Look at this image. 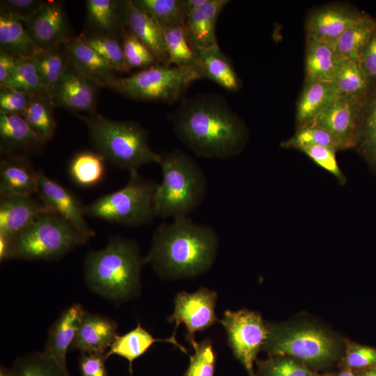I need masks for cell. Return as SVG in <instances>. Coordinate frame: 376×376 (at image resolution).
<instances>
[{
  "label": "cell",
  "instance_id": "obj_1",
  "mask_svg": "<svg viewBox=\"0 0 376 376\" xmlns=\"http://www.w3.org/2000/svg\"><path fill=\"white\" fill-rule=\"evenodd\" d=\"M178 137L197 156L225 159L239 154L247 130L222 96L199 94L184 100L170 115Z\"/></svg>",
  "mask_w": 376,
  "mask_h": 376
},
{
  "label": "cell",
  "instance_id": "obj_2",
  "mask_svg": "<svg viewBox=\"0 0 376 376\" xmlns=\"http://www.w3.org/2000/svg\"><path fill=\"white\" fill-rule=\"evenodd\" d=\"M219 244L212 227L196 224L188 217L175 218L156 228L144 265L150 264L164 279L195 276L212 267Z\"/></svg>",
  "mask_w": 376,
  "mask_h": 376
},
{
  "label": "cell",
  "instance_id": "obj_3",
  "mask_svg": "<svg viewBox=\"0 0 376 376\" xmlns=\"http://www.w3.org/2000/svg\"><path fill=\"white\" fill-rule=\"evenodd\" d=\"M143 265L136 242L115 236L104 248L87 253L84 261L86 283L102 297L120 303L139 293Z\"/></svg>",
  "mask_w": 376,
  "mask_h": 376
},
{
  "label": "cell",
  "instance_id": "obj_4",
  "mask_svg": "<svg viewBox=\"0 0 376 376\" xmlns=\"http://www.w3.org/2000/svg\"><path fill=\"white\" fill-rule=\"evenodd\" d=\"M162 180L154 195L155 217H187L205 198L207 181L203 171L189 155L180 150L159 153Z\"/></svg>",
  "mask_w": 376,
  "mask_h": 376
},
{
  "label": "cell",
  "instance_id": "obj_5",
  "mask_svg": "<svg viewBox=\"0 0 376 376\" xmlns=\"http://www.w3.org/2000/svg\"><path fill=\"white\" fill-rule=\"evenodd\" d=\"M78 117L87 126L95 151L106 161L130 173L141 166L158 164L159 153L148 143V132L138 122L114 120L99 113Z\"/></svg>",
  "mask_w": 376,
  "mask_h": 376
},
{
  "label": "cell",
  "instance_id": "obj_6",
  "mask_svg": "<svg viewBox=\"0 0 376 376\" xmlns=\"http://www.w3.org/2000/svg\"><path fill=\"white\" fill-rule=\"evenodd\" d=\"M88 240L57 213L48 210L11 237L8 259L54 260Z\"/></svg>",
  "mask_w": 376,
  "mask_h": 376
},
{
  "label": "cell",
  "instance_id": "obj_7",
  "mask_svg": "<svg viewBox=\"0 0 376 376\" xmlns=\"http://www.w3.org/2000/svg\"><path fill=\"white\" fill-rule=\"evenodd\" d=\"M127 184L85 206V214L128 226L149 223L155 217L154 195L157 183L137 171L130 173Z\"/></svg>",
  "mask_w": 376,
  "mask_h": 376
},
{
  "label": "cell",
  "instance_id": "obj_8",
  "mask_svg": "<svg viewBox=\"0 0 376 376\" xmlns=\"http://www.w3.org/2000/svg\"><path fill=\"white\" fill-rule=\"evenodd\" d=\"M202 77L197 69L157 64L125 77H116L107 87L132 99L172 103Z\"/></svg>",
  "mask_w": 376,
  "mask_h": 376
},
{
  "label": "cell",
  "instance_id": "obj_9",
  "mask_svg": "<svg viewBox=\"0 0 376 376\" xmlns=\"http://www.w3.org/2000/svg\"><path fill=\"white\" fill-rule=\"evenodd\" d=\"M263 346L272 356H289L309 363L328 361L336 348L332 337L307 326L269 328Z\"/></svg>",
  "mask_w": 376,
  "mask_h": 376
},
{
  "label": "cell",
  "instance_id": "obj_10",
  "mask_svg": "<svg viewBox=\"0 0 376 376\" xmlns=\"http://www.w3.org/2000/svg\"><path fill=\"white\" fill-rule=\"evenodd\" d=\"M219 322L226 331L234 356L245 368L249 376H256L253 363L269 334V328L261 316L246 309L226 310Z\"/></svg>",
  "mask_w": 376,
  "mask_h": 376
},
{
  "label": "cell",
  "instance_id": "obj_11",
  "mask_svg": "<svg viewBox=\"0 0 376 376\" xmlns=\"http://www.w3.org/2000/svg\"><path fill=\"white\" fill-rule=\"evenodd\" d=\"M217 292L206 288H201L194 292L182 291L178 292L174 301L173 313L167 320L175 323L173 336L180 324H184L186 329V339L193 346L196 343L195 334L203 331L219 322L215 307Z\"/></svg>",
  "mask_w": 376,
  "mask_h": 376
},
{
  "label": "cell",
  "instance_id": "obj_12",
  "mask_svg": "<svg viewBox=\"0 0 376 376\" xmlns=\"http://www.w3.org/2000/svg\"><path fill=\"white\" fill-rule=\"evenodd\" d=\"M368 98L352 99L340 96L320 113L312 124L327 130L342 143L345 149L355 147Z\"/></svg>",
  "mask_w": 376,
  "mask_h": 376
},
{
  "label": "cell",
  "instance_id": "obj_13",
  "mask_svg": "<svg viewBox=\"0 0 376 376\" xmlns=\"http://www.w3.org/2000/svg\"><path fill=\"white\" fill-rule=\"evenodd\" d=\"M38 197L80 233L90 239L95 234L86 223L85 205L70 189L62 186L39 171Z\"/></svg>",
  "mask_w": 376,
  "mask_h": 376
},
{
  "label": "cell",
  "instance_id": "obj_14",
  "mask_svg": "<svg viewBox=\"0 0 376 376\" xmlns=\"http://www.w3.org/2000/svg\"><path fill=\"white\" fill-rule=\"evenodd\" d=\"M24 24L33 41L42 49L65 45L70 40L68 20L60 1H45Z\"/></svg>",
  "mask_w": 376,
  "mask_h": 376
},
{
  "label": "cell",
  "instance_id": "obj_15",
  "mask_svg": "<svg viewBox=\"0 0 376 376\" xmlns=\"http://www.w3.org/2000/svg\"><path fill=\"white\" fill-rule=\"evenodd\" d=\"M364 15L345 5H329L318 8L307 18V37L334 47L345 31Z\"/></svg>",
  "mask_w": 376,
  "mask_h": 376
},
{
  "label": "cell",
  "instance_id": "obj_16",
  "mask_svg": "<svg viewBox=\"0 0 376 376\" xmlns=\"http://www.w3.org/2000/svg\"><path fill=\"white\" fill-rule=\"evenodd\" d=\"M97 86L70 63L56 88L52 101L54 104L77 113H93Z\"/></svg>",
  "mask_w": 376,
  "mask_h": 376
},
{
  "label": "cell",
  "instance_id": "obj_17",
  "mask_svg": "<svg viewBox=\"0 0 376 376\" xmlns=\"http://www.w3.org/2000/svg\"><path fill=\"white\" fill-rule=\"evenodd\" d=\"M117 329L112 319L85 311L70 350L81 354H105L118 336Z\"/></svg>",
  "mask_w": 376,
  "mask_h": 376
},
{
  "label": "cell",
  "instance_id": "obj_18",
  "mask_svg": "<svg viewBox=\"0 0 376 376\" xmlns=\"http://www.w3.org/2000/svg\"><path fill=\"white\" fill-rule=\"evenodd\" d=\"M85 311L79 303L70 305L60 313L48 331L43 352L68 374L67 353Z\"/></svg>",
  "mask_w": 376,
  "mask_h": 376
},
{
  "label": "cell",
  "instance_id": "obj_19",
  "mask_svg": "<svg viewBox=\"0 0 376 376\" xmlns=\"http://www.w3.org/2000/svg\"><path fill=\"white\" fill-rule=\"evenodd\" d=\"M125 12L128 29L149 49L158 64L170 66L161 26L150 15L136 7L133 1H125Z\"/></svg>",
  "mask_w": 376,
  "mask_h": 376
},
{
  "label": "cell",
  "instance_id": "obj_20",
  "mask_svg": "<svg viewBox=\"0 0 376 376\" xmlns=\"http://www.w3.org/2000/svg\"><path fill=\"white\" fill-rule=\"evenodd\" d=\"M48 210H52L34 196L1 197L0 233L13 237L27 227L40 214Z\"/></svg>",
  "mask_w": 376,
  "mask_h": 376
},
{
  "label": "cell",
  "instance_id": "obj_21",
  "mask_svg": "<svg viewBox=\"0 0 376 376\" xmlns=\"http://www.w3.org/2000/svg\"><path fill=\"white\" fill-rule=\"evenodd\" d=\"M39 171L24 155H6L0 164L1 197L37 195Z\"/></svg>",
  "mask_w": 376,
  "mask_h": 376
},
{
  "label": "cell",
  "instance_id": "obj_22",
  "mask_svg": "<svg viewBox=\"0 0 376 376\" xmlns=\"http://www.w3.org/2000/svg\"><path fill=\"white\" fill-rule=\"evenodd\" d=\"M70 63L97 86H107L117 77L116 70L81 37L65 44Z\"/></svg>",
  "mask_w": 376,
  "mask_h": 376
},
{
  "label": "cell",
  "instance_id": "obj_23",
  "mask_svg": "<svg viewBox=\"0 0 376 376\" xmlns=\"http://www.w3.org/2000/svg\"><path fill=\"white\" fill-rule=\"evenodd\" d=\"M228 0H207L196 10L186 14L184 28L194 49L217 44L216 24Z\"/></svg>",
  "mask_w": 376,
  "mask_h": 376
},
{
  "label": "cell",
  "instance_id": "obj_24",
  "mask_svg": "<svg viewBox=\"0 0 376 376\" xmlns=\"http://www.w3.org/2000/svg\"><path fill=\"white\" fill-rule=\"evenodd\" d=\"M196 68L202 78H207L229 91H236L241 81L229 58L220 49L218 44L195 49Z\"/></svg>",
  "mask_w": 376,
  "mask_h": 376
},
{
  "label": "cell",
  "instance_id": "obj_25",
  "mask_svg": "<svg viewBox=\"0 0 376 376\" xmlns=\"http://www.w3.org/2000/svg\"><path fill=\"white\" fill-rule=\"evenodd\" d=\"M345 58L334 47L307 37L305 82H333Z\"/></svg>",
  "mask_w": 376,
  "mask_h": 376
},
{
  "label": "cell",
  "instance_id": "obj_26",
  "mask_svg": "<svg viewBox=\"0 0 376 376\" xmlns=\"http://www.w3.org/2000/svg\"><path fill=\"white\" fill-rule=\"evenodd\" d=\"M0 141L6 155H22L44 143L22 115L6 113H0Z\"/></svg>",
  "mask_w": 376,
  "mask_h": 376
},
{
  "label": "cell",
  "instance_id": "obj_27",
  "mask_svg": "<svg viewBox=\"0 0 376 376\" xmlns=\"http://www.w3.org/2000/svg\"><path fill=\"white\" fill-rule=\"evenodd\" d=\"M339 97V93L334 82H305L297 104V127L312 124L320 113Z\"/></svg>",
  "mask_w": 376,
  "mask_h": 376
},
{
  "label": "cell",
  "instance_id": "obj_28",
  "mask_svg": "<svg viewBox=\"0 0 376 376\" xmlns=\"http://www.w3.org/2000/svg\"><path fill=\"white\" fill-rule=\"evenodd\" d=\"M41 50L31 37L24 22L1 8L0 51L23 58L35 56Z\"/></svg>",
  "mask_w": 376,
  "mask_h": 376
},
{
  "label": "cell",
  "instance_id": "obj_29",
  "mask_svg": "<svg viewBox=\"0 0 376 376\" xmlns=\"http://www.w3.org/2000/svg\"><path fill=\"white\" fill-rule=\"evenodd\" d=\"M159 341L171 343L182 352L187 353L186 349L173 336L167 338H155L138 323L134 329L124 335L118 336L104 356L107 359L112 355L127 359L132 373L133 361L146 352L154 343Z\"/></svg>",
  "mask_w": 376,
  "mask_h": 376
},
{
  "label": "cell",
  "instance_id": "obj_30",
  "mask_svg": "<svg viewBox=\"0 0 376 376\" xmlns=\"http://www.w3.org/2000/svg\"><path fill=\"white\" fill-rule=\"evenodd\" d=\"M333 82L340 97L367 99L373 81L359 63L345 58Z\"/></svg>",
  "mask_w": 376,
  "mask_h": 376
},
{
  "label": "cell",
  "instance_id": "obj_31",
  "mask_svg": "<svg viewBox=\"0 0 376 376\" xmlns=\"http://www.w3.org/2000/svg\"><path fill=\"white\" fill-rule=\"evenodd\" d=\"M34 58L41 79L52 100L56 88L70 65L65 45L42 49Z\"/></svg>",
  "mask_w": 376,
  "mask_h": 376
},
{
  "label": "cell",
  "instance_id": "obj_32",
  "mask_svg": "<svg viewBox=\"0 0 376 376\" xmlns=\"http://www.w3.org/2000/svg\"><path fill=\"white\" fill-rule=\"evenodd\" d=\"M105 159L96 151H81L75 155L68 166L71 180L82 187L100 183L105 173Z\"/></svg>",
  "mask_w": 376,
  "mask_h": 376
},
{
  "label": "cell",
  "instance_id": "obj_33",
  "mask_svg": "<svg viewBox=\"0 0 376 376\" xmlns=\"http://www.w3.org/2000/svg\"><path fill=\"white\" fill-rule=\"evenodd\" d=\"M376 31V20L365 14L339 38L334 48L344 57L359 63L361 54Z\"/></svg>",
  "mask_w": 376,
  "mask_h": 376
},
{
  "label": "cell",
  "instance_id": "obj_34",
  "mask_svg": "<svg viewBox=\"0 0 376 376\" xmlns=\"http://www.w3.org/2000/svg\"><path fill=\"white\" fill-rule=\"evenodd\" d=\"M86 3L89 22L108 35L126 26L125 1L88 0Z\"/></svg>",
  "mask_w": 376,
  "mask_h": 376
},
{
  "label": "cell",
  "instance_id": "obj_35",
  "mask_svg": "<svg viewBox=\"0 0 376 376\" xmlns=\"http://www.w3.org/2000/svg\"><path fill=\"white\" fill-rule=\"evenodd\" d=\"M3 87L15 89L29 96L49 97L39 75L34 56L19 58L11 76Z\"/></svg>",
  "mask_w": 376,
  "mask_h": 376
},
{
  "label": "cell",
  "instance_id": "obj_36",
  "mask_svg": "<svg viewBox=\"0 0 376 376\" xmlns=\"http://www.w3.org/2000/svg\"><path fill=\"white\" fill-rule=\"evenodd\" d=\"M54 104L48 97L32 96L22 114L31 128L44 143L50 140L55 133Z\"/></svg>",
  "mask_w": 376,
  "mask_h": 376
},
{
  "label": "cell",
  "instance_id": "obj_37",
  "mask_svg": "<svg viewBox=\"0 0 376 376\" xmlns=\"http://www.w3.org/2000/svg\"><path fill=\"white\" fill-rule=\"evenodd\" d=\"M162 28L170 64L180 68L195 67L196 53L188 40L184 26H171Z\"/></svg>",
  "mask_w": 376,
  "mask_h": 376
},
{
  "label": "cell",
  "instance_id": "obj_38",
  "mask_svg": "<svg viewBox=\"0 0 376 376\" xmlns=\"http://www.w3.org/2000/svg\"><path fill=\"white\" fill-rule=\"evenodd\" d=\"M134 5L150 15L161 27L185 25L183 0H134Z\"/></svg>",
  "mask_w": 376,
  "mask_h": 376
},
{
  "label": "cell",
  "instance_id": "obj_39",
  "mask_svg": "<svg viewBox=\"0 0 376 376\" xmlns=\"http://www.w3.org/2000/svg\"><path fill=\"white\" fill-rule=\"evenodd\" d=\"M10 371L13 376H70L44 352H33L17 358Z\"/></svg>",
  "mask_w": 376,
  "mask_h": 376
},
{
  "label": "cell",
  "instance_id": "obj_40",
  "mask_svg": "<svg viewBox=\"0 0 376 376\" xmlns=\"http://www.w3.org/2000/svg\"><path fill=\"white\" fill-rule=\"evenodd\" d=\"M357 146L376 168V91L369 95L365 105Z\"/></svg>",
  "mask_w": 376,
  "mask_h": 376
},
{
  "label": "cell",
  "instance_id": "obj_41",
  "mask_svg": "<svg viewBox=\"0 0 376 376\" xmlns=\"http://www.w3.org/2000/svg\"><path fill=\"white\" fill-rule=\"evenodd\" d=\"M306 145L325 146L336 151L345 150L342 143L329 132L313 124L298 128L290 139L281 143L283 148L294 149Z\"/></svg>",
  "mask_w": 376,
  "mask_h": 376
},
{
  "label": "cell",
  "instance_id": "obj_42",
  "mask_svg": "<svg viewBox=\"0 0 376 376\" xmlns=\"http://www.w3.org/2000/svg\"><path fill=\"white\" fill-rule=\"evenodd\" d=\"M80 37L116 72H127L130 70L126 62L121 44L111 35L101 34Z\"/></svg>",
  "mask_w": 376,
  "mask_h": 376
},
{
  "label": "cell",
  "instance_id": "obj_43",
  "mask_svg": "<svg viewBox=\"0 0 376 376\" xmlns=\"http://www.w3.org/2000/svg\"><path fill=\"white\" fill-rule=\"evenodd\" d=\"M256 376H309L313 374L306 366L292 358L273 356L259 361Z\"/></svg>",
  "mask_w": 376,
  "mask_h": 376
},
{
  "label": "cell",
  "instance_id": "obj_44",
  "mask_svg": "<svg viewBox=\"0 0 376 376\" xmlns=\"http://www.w3.org/2000/svg\"><path fill=\"white\" fill-rule=\"evenodd\" d=\"M121 45L130 69H144L158 64L149 49L128 29L123 31Z\"/></svg>",
  "mask_w": 376,
  "mask_h": 376
},
{
  "label": "cell",
  "instance_id": "obj_45",
  "mask_svg": "<svg viewBox=\"0 0 376 376\" xmlns=\"http://www.w3.org/2000/svg\"><path fill=\"white\" fill-rule=\"evenodd\" d=\"M194 354L190 356L189 366L183 376H214L216 357L210 339L196 343Z\"/></svg>",
  "mask_w": 376,
  "mask_h": 376
},
{
  "label": "cell",
  "instance_id": "obj_46",
  "mask_svg": "<svg viewBox=\"0 0 376 376\" xmlns=\"http://www.w3.org/2000/svg\"><path fill=\"white\" fill-rule=\"evenodd\" d=\"M297 150L304 152L316 164L335 176L340 182H345V177L336 161L335 150L318 145H306L298 148Z\"/></svg>",
  "mask_w": 376,
  "mask_h": 376
},
{
  "label": "cell",
  "instance_id": "obj_47",
  "mask_svg": "<svg viewBox=\"0 0 376 376\" xmlns=\"http://www.w3.org/2000/svg\"><path fill=\"white\" fill-rule=\"evenodd\" d=\"M345 364L349 368H368L376 366V348L350 344L347 350Z\"/></svg>",
  "mask_w": 376,
  "mask_h": 376
},
{
  "label": "cell",
  "instance_id": "obj_48",
  "mask_svg": "<svg viewBox=\"0 0 376 376\" xmlns=\"http://www.w3.org/2000/svg\"><path fill=\"white\" fill-rule=\"evenodd\" d=\"M31 97L11 88H1L0 113H15L22 116Z\"/></svg>",
  "mask_w": 376,
  "mask_h": 376
},
{
  "label": "cell",
  "instance_id": "obj_49",
  "mask_svg": "<svg viewBox=\"0 0 376 376\" xmlns=\"http://www.w3.org/2000/svg\"><path fill=\"white\" fill-rule=\"evenodd\" d=\"M39 0H3L1 8L23 22L33 15L44 3Z\"/></svg>",
  "mask_w": 376,
  "mask_h": 376
},
{
  "label": "cell",
  "instance_id": "obj_50",
  "mask_svg": "<svg viewBox=\"0 0 376 376\" xmlns=\"http://www.w3.org/2000/svg\"><path fill=\"white\" fill-rule=\"evenodd\" d=\"M106 360L104 354H81L78 361L81 376H109Z\"/></svg>",
  "mask_w": 376,
  "mask_h": 376
},
{
  "label": "cell",
  "instance_id": "obj_51",
  "mask_svg": "<svg viewBox=\"0 0 376 376\" xmlns=\"http://www.w3.org/2000/svg\"><path fill=\"white\" fill-rule=\"evenodd\" d=\"M359 63L372 81L376 79V31L364 47Z\"/></svg>",
  "mask_w": 376,
  "mask_h": 376
},
{
  "label": "cell",
  "instance_id": "obj_52",
  "mask_svg": "<svg viewBox=\"0 0 376 376\" xmlns=\"http://www.w3.org/2000/svg\"><path fill=\"white\" fill-rule=\"evenodd\" d=\"M19 57L0 51V88L11 76Z\"/></svg>",
  "mask_w": 376,
  "mask_h": 376
},
{
  "label": "cell",
  "instance_id": "obj_53",
  "mask_svg": "<svg viewBox=\"0 0 376 376\" xmlns=\"http://www.w3.org/2000/svg\"><path fill=\"white\" fill-rule=\"evenodd\" d=\"M11 237L0 233V260L1 262L9 258Z\"/></svg>",
  "mask_w": 376,
  "mask_h": 376
},
{
  "label": "cell",
  "instance_id": "obj_54",
  "mask_svg": "<svg viewBox=\"0 0 376 376\" xmlns=\"http://www.w3.org/2000/svg\"><path fill=\"white\" fill-rule=\"evenodd\" d=\"M207 0H183L186 14L202 6Z\"/></svg>",
  "mask_w": 376,
  "mask_h": 376
},
{
  "label": "cell",
  "instance_id": "obj_55",
  "mask_svg": "<svg viewBox=\"0 0 376 376\" xmlns=\"http://www.w3.org/2000/svg\"><path fill=\"white\" fill-rule=\"evenodd\" d=\"M360 376H376V366L365 369Z\"/></svg>",
  "mask_w": 376,
  "mask_h": 376
},
{
  "label": "cell",
  "instance_id": "obj_56",
  "mask_svg": "<svg viewBox=\"0 0 376 376\" xmlns=\"http://www.w3.org/2000/svg\"><path fill=\"white\" fill-rule=\"evenodd\" d=\"M0 376H13L10 368H8L5 366H1Z\"/></svg>",
  "mask_w": 376,
  "mask_h": 376
},
{
  "label": "cell",
  "instance_id": "obj_57",
  "mask_svg": "<svg viewBox=\"0 0 376 376\" xmlns=\"http://www.w3.org/2000/svg\"><path fill=\"white\" fill-rule=\"evenodd\" d=\"M337 376H355L351 368H347L340 372Z\"/></svg>",
  "mask_w": 376,
  "mask_h": 376
},
{
  "label": "cell",
  "instance_id": "obj_58",
  "mask_svg": "<svg viewBox=\"0 0 376 376\" xmlns=\"http://www.w3.org/2000/svg\"><path fill=\"white\" fill-rule=\"evenodd\" d=\"M309 376H316V375H315L313 373L312 375H309Z\"/></svg>",
  "mask_w": 376,
  "mask_h": 376
}]
</instances>
